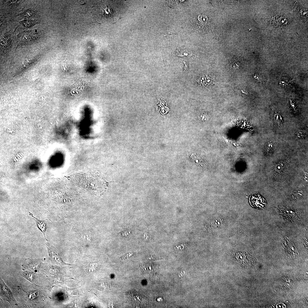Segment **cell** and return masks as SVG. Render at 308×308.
I'll list each match as a JSON object with an SVG mask.
<instances>
[{
	"label": "cell",
	"mask_w": 308,
	"mask_h": 308,
	"mask_svg": "<svg viewBox=\"0 0 308 308\" xmlns=\"http://www.w3.org/2000/svg\"><path fill=\"white\" fill-rule=\"evenodd\" d=\"M1 295L5 299L11 304L17 305V304L9 289L5 284L1 278Z\"/></svg>",
	"instance_id": "6da1fadb"
},
{
	"label": "cell",
	"mask_w": 308,
	"mask_h": 308,
	"mask_svg": "<svg viewBox=\"0 0 308 308\" xmlns=\"http://www.w3.org/2000/svg\"><path fill=\"white\" fill-rule=\"evenodd\" d=\"M250 202L253 206L258 208L263 207L265 204L263 198L258 194H254L250 198Z\"/></svg>",
	"instance_id": "7a4b0ae2"
},
{
	"label": "cell",
	"mask_w": 308,
	"mask_h": 308,
	"mask_svg": "<svg viewBox=\"0 0 308 308\" xmlns=\"http://www.w3.org/2000/svg\"><path fill=\"white\" fill-rule=\"evenodd\" d=\"M46 245L49 256L52 262L60 264L62 263V261L57 254L54 248L48 243L46 244Z\"/></svg>",
	"instance_id": "3957f363"
},
{
	"label": "cell",
	"mask_w": 308,
	"mask_h": 308,
	"mask_svg": "<svg viewBox=\"0 0 308 308\" xmlns=\"http://www.w3.org/2000/svg\"><path fill=\"white\" fill-rule=\"evenodd\" d=\"M29 215L33 218L35 221L36 225L38 228L43 234L44 237L46 239L45 233L46 232L47 225L46 222L44 220H41L35 217L31 213L29 212Z\"/></svg>",
	"instance_id": "277c9868"
},
{
	"label": "cell",
	"mask_w": 308,
	"mask_h": 308,
	"mask_svg": "<svg viewBox=\"0 0 308 308\" xmlns=\"http://www.w3.org/2000/svg\"><path fill=\"white\" fill-rule=\"evenodd\" d=\"M100 12L103 16L106 17H111L113 14L112 9L108 6L104 7L101 9Z\"/></svg>",
	"instance_id": "5b68a950"
},
{
	"label": "cell",
	"mask_w": 308,
	"mask_h": 308,
	"mask_svg": "<svg viewBox=\"0 0 308 308\" xmlns=\"http://www.w3.org/2000/svg\"><path fill=\"white\" fill-rule=\"evenodd\" d=\"M68 294L70 296H73L77 295V289L75 288L74 289H67Z\"/></svg>",
	"instance_id": "8992f818"
},
{
	"label": "cell",
	"mask_w": 308,
	"mask_h": 308,
	"mask_svg": "<svg viewBox=\"0 0 308 308\" xmlns=\"http://www.w3.org/2000/svg\"><path fill=\"white\" fill-rule=\"evenodd\" d=\"M276 307L278 308H285L286 306L283 303H279L277 305Z\"/></svg>",
	"instance_id": "52a82bcc"
}]
</instances>
